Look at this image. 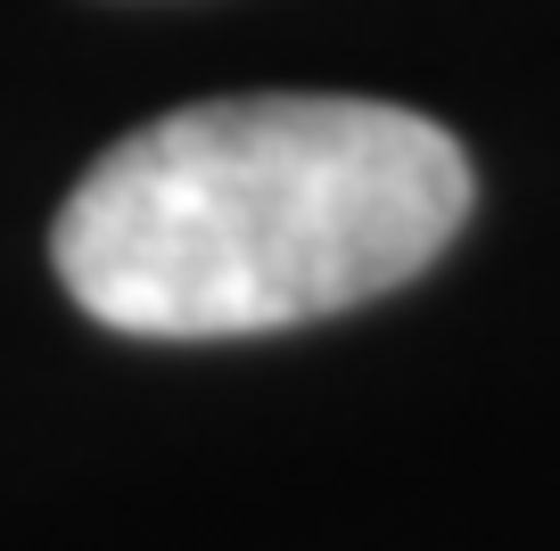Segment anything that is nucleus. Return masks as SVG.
Here are the masks:
<instances>
[{
  "label": "nucleus",
  "mask_w": 560,
  "mask_h": 551,
  "mask_svg": "<svg viewBox=\"0 0 560 551\" xmlns=\"http://www.w3.org/2000/svg\"><path fill=\"white\" fill-rule=\"evenodd\" d=\"M470 223V156L380 99H207L124 132L58 207L67 296L124 338H256L420 280Z\"/></svg>",
  "instance_id": "1"
}]
</instances>
